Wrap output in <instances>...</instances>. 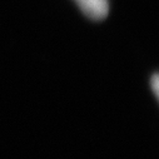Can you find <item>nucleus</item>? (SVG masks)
<instances>
[{
	"instance_id": "f03ea898",
	"label": "nucleus",
	"mask_w": 159,
	"mask_h": 159,
	"mask_svg": "<svg viewBox=\"0 0 159 159\" xmlns=\"http://www.w3.org/2000/svg\"><path fill=\"white\" fill-rule=\"evenodd\" d=\"M158 84H159V78H158V75H154L152 78V85H153V90H154L155 95H158Z\"/></svg>"
},
{
	"instance_id": "f257e3e1",
	"label": "nucleus",
	"mask_w": 159,
	"mask_h": 159,
	"mask_svg": "<svg viewBox=\"0 0 159 159\" xmlns=\"http://www.w3.org/2000/svg\"><path fill=\"white\" fill-rule=\"evenodd\" d=\"M80 9L93 19H103L108 14V0H75Z\"/></svg>"
}]
</instances>
